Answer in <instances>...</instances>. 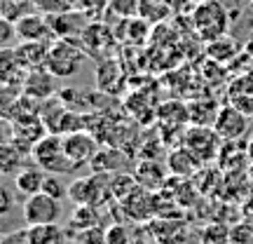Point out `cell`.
<instances>
[{
    "instance_id": "cell-1",
    "label": "cell",
    "mask_w": 253,
    "mask_h": 244,
    "mask_svg": "<svg viewBox=\"0 0 253 244\" xmlns=\"http://www.w3.org/2000/svg\"><path fill=\"white\" fill-rule=\"evenodd\" d=\"M87 59L84 47L73 38H54L47 52L45 68L56 78H73Z\"/></svg>"
},
{
    "instance_id": "cell-2",
    "label": "cell",
    "mask_w": 253,
    "mask_h": 244,
    "mask_svg": "<svg viewBox=\"0 0 253 244\" xmlns=\"http://www.w3.org/2000/svg\"><path fill=\"white\" fill-rule=\"evenodd\" d=\"M227 19H230L227 9L223 7L220 0H202L192 9V28L202 40H209V43L227 36V28H230Z\"/></svg>"
},
{
    "instance_id": "cell-3",
    "label": "cell",
    "mask_w": 253,
    "mask_h": 244,
    "mask_svg": "<svg viewBox=\"0 0 253 244\" xmlns=\"http://www.w3.org/2000/svg\"><path fill=\"white\" fill-rule=\"evenodd\" d=\"M31 160L45 169L47 174H71L73 169H78L71 162V157L66 155L63 148V139L59 134H45L31 148Z\"/></svg>"
},
{
    "instance_id": "cell-4",
    "label": "cell",
    "mask_w": 253,
    "mask_h": 244,
    "mask_svg": "<svg viewBox=\"0 0 253 244\" xmlns=\"http://www.w3.org/2000/svg\"><path fill=\"white\" fill-rule=\"evenodd\" d=\"M68 199L73 204H94L101 207L113 199L110 195V181L103 174H91V176H80L68 186Z\"/></svg>"
},
{
    "instance_id": "cell-5",
    "label": "cell",
    "mask_w": 253,
    "mask_h": 244,
    "mask_svg": "<svg viewBox=\"0 0 253 244\" xmlns=\"http://www.w3.org/2000/svg\"><path fill=\"white\" fill-rule=\"evenodd\" d=\"M21 216L26 226H40V223H59L61 218V199L49 197L47 193H36L26 197Z\"/></svg>"
},
{
    "instance_id": "cell-6",
    "label": "cell",
    "mask_w": 253,
    "mask_h": 244,
    "mask_svg": "<svg viewBox=\"0 0 253 244\" xmlns=\"http://www.w3.org/2000/svg\"><path fill=\"white\" fill-rule=\"evenodd\" d=\"M183 144L188 146L190 150L207 164L209 160H216L218 155H220L223 139L218 136V132L213 127H195L192 125L188 132H185V136H183Z\"/></svg>"
},
{
    "instance_id": "cell-7",
    "label": "cell",
    "mask_w": 253,
    "mask_h": 244,
    "mask_svg": "<svg viewBox=\"0 0 253 244\" xmlns=\"http://www.w3.org/2000/svg\"><path fill=\"white\" fill-rule=\"evenodd\" d=\"M213 129L218 132V136L223 141H239L244 139L246 129H249V120H246V113L237 108V106H220L218 110V118L213 122Z\"/></svg>"
},
{
    "instance_id": "cell-8",
    "label": "cell",
    "mask_w": 253,
    "mask_h": 244,
    "mask_svg": "<svg viewBox=\"0 0 253 244\" xmlns=\"http://www.w3.org/2000/svg\"><path fill=\"white\" fill-rule=\"evenodd\" d=\"M63 148H66V155L71 157V162L75 167H82V164H89L91 157L96 155L99 141H96V136H91L84 129H80V132L63 136Z\"/></svg>"
},
{
    "instance_id": "cell-9",
    "label": "cell",
    "mask_w": 253,
    "mask_h": 244,
    "mask_svg": "<svg viewBox=\"0 0 253 244\" xmlns=\"http://www.w3.org/2000/svg\"><path fill=\"white\" fill-rule=\"evenodd\" d=\"M145 230L155 240V244H183L188 237V226H183L181 221H173L169 216L150 218Z\"/></svg>"
},
{
    "instance_id": "cell-10",
    "label": "cell",
    "mask_w": 253,
    "mask_h": 244,
    "mask_svg": "<svg viewBox=\"0 0 253 244\" xmlns=\"http://www.w3.org/2000/svg\"><path fill=\"white\" fill-rule=\"evenodd\" d=\"M21 92L36 101L49 99V97L56 94V75H52L45 66H42V68H31V71H26Z\"/></svg>"
},
{
    "instance_id": "cell-11",
    "label": "cell",
    "mask_w": 253,
    "mask_h": 244,
    "mask_svg": "<svg viewBox=\"0 0 253 244\" xmlns=\"http://www.w3.org/2000/svg\"><path fill=\"white\" fill-rule=\"evenodd\" d=\"M78 43L84 47L87 54H103L115 43V33L110 31L108 24L91 21V24H87V26L82 28V33L78 36Z\"/></svg>"
},
{
    "instance_id": "cell-12",
    "label": "cell",
    "mask_w": 253,
    "mask_h": 244,
    "mask_svg": "<svg viewBox=\"0 0 253 244\" xmlns=\"http://www.w3.org/2000/svg\"><path fill=\"white\" fill-rule=\"evenodd\" d=\"M17 24V36L19 40H36V43H52L54 33L49 28L45 14H24L21 19L14 21Z\"/></svg>"
},
{
    "instance_id": "cell-13",
    "label": "cell",
    "mask_w": 253,
    "mask_h": 244,
    "mask_svg": "<svg viewBox=\"0 0 253 244\" xmlns=\"http://www.w3.org/2000/svg\"><path fill=\"white\" fill-rule=\"evenodd\" d=\"M167 167H169L171 176L190 179V176H195V174L204 167V162L190 150L188 146H178V148H173L171 153H169V157H167Z\"/></svg>"
},
{
    "instance_id": "cell-14",
    "label": "cell",
    "mask_w": 253,
    "mask_h": 244,
    "mask_svg": "<svg viewBox=\"0 0 253 244\" xmlns=\"http://www.w3.org/2000/svg\"><path fill=\"white\" fill-rule=\"evenodd\" d=\"M94 75H96V87L103 94H118L125 87V80H126L122 66L115 59H101Z\"/></svg>"
},
{
    "instance_id": "cell-15",
    "label": "cell",
    "mask_w": 253,
    "mask_h": 244,
    "mask_svg": "<svg viewBox=\"0 0 253 244\" xmlns=\"http://www.w3.org/2000/svg\"><path fill=\"white\" fill-rule=\"evenodd\" d=\"M12 125H14V136H12V139H14L19 146H24L26 150H31V148H33V146H36L45 134H49L45 122L40 120V115L19 118V120H14Z\"/></svg>"
},
{
    "instance_id": "cell-16",
    "label": "cell",
    "mask_w": 253,
    "mask_h": 244,
    "mask_svg": "<svg viewBox=\"0 0 253 244\" xmlns=\"http://www.w3.org/2000/svg\"><path fill=\"white\" fill-rule=\"evenodd\" d=\"M28 157H31V150H26L24 146H19L14 139L0 144V174L2 176H7V174L14 176L21 167H26Z\"/></svg>"
},
{
    "instance_id": "cell-17",
    "label": "cell",
    "mask_w": 253,
    "mask_h": 244,
    "mask_svg": "<svg viewBox=\"0 0 253 244\" xmlns=\"http://www.w3.org/2000/svg\"><path fill=\"white\" fill-rule=\"evenodd\" d=\"M26 78V68L19 63L14 47H5L0 49V85H12V87H21Z\"/></svg>"
},
{
    "instance_id": "cell-18",
    "label": "cell",
    "mask_w": 253,
    "mask_h": 244,
    "mask_svg": "<svg viewBox=\"0 0 253 244\" xmlns=\"http://www.w3.org/2000/svg\"><path fill=\"white\" fill-rule=\"evenodd\" d=\"M47 21H49V28L54 38H73V36H80L82 28V14L78 12H71V9H63V12H56V14H45Z\"/></svg>"
},
{
    "instance_id": "cell-19",
    "label": "cell",
    "mask_w": 253,
    "mask_h": 244,
    "mask_svg": "<svg viewBox=\"0 0 253 244\" xmlns=\"http://www.w3.org/2000/svg\"><path fill=\"white\" fill-rule=\"evenodd\" d=\"M52 43H36V40H21V45L14 47L19 63L31 71V68H42L47 63V52Z\"/></svg>"
},
{
    "instance_id": "cell-20",
    "label": "cell",
    "mask_w": 253,
    "mask_h": 244,
    "mask_svg": "<svg viewBox=\"0 0 253 244\" xmlns=\"http://www.w3.org/2000/svg\"><path fill=\"white\" fill-rule=\"evenodd\" d=\"M45 169H40L36 162L21 167L17 174H14V188H17L19 195L24 197H31L42 190V183H45Z\"/></svg>"
},
{
    "instance_id": "cell-21",
    "label": "cell",
    "mask_w": 253,
    "mask_h": 244,
    "mask_svg": "<svg viewBox=\"0 0 253 244\" xmlns=\"http://www.w3.org/2000/svg\"><path fill=\"white\" fill-rule=\"evenodd\" d=\"M218 106L216 101L211 97H202V99H192L188 103V118H190V125L195 127H213L218 118Z\"/></svg>"
},
{
    "instance_id": "cell-22",
    "label": "cell",
    "mask_w": 253,
    "mask_h": 244,
    "mask_svg": "<svg viewBox=\"0 0 253 244\" xmlns=\"http://www.w3.org/2000/svg\"><path fill=\"white\" fill-rule=\"evenodd\" d=\"M134 179L138 181L141 188L148 190H160L167 181V172L157 160H141L134 169Z\"/></svg>"
},
{
    "instance_id": "cell-23",
    "label": "cell",
    "mask_w": 253,
    "mask_h": 244,
    "mask_svg": "<svg viewBox=\"0 0 253 244\" xmlns=\"http://www.w3.org/2000/svg\"><path fill=\"white\" fill-rule=\"evenodd\" d=\"M94 226H101V216H99V207L94 204H75L71 211V218H68V242L75 233L80 230H87V228H94Z\"/></svg>"
},
{
    "instance_id": "cell-24",
    "label": "cell",
    "mask_w": 253,
    "mask_h": 244,
    "mask_svg": "<svg viewBox=\"0 0 253 244\" xmlns=\"http://www.w3.org/2000/svg\"><path fill=\"white\" fill-rule=\"evenodd\" d=\"M28 242L31 244H66L68 233L59 223H40V226H28Z\"/></svg>"
},
{
    "instance_id": "cell-25",
    "label": "cell",
    "mask_w": 253,
    "mask_h": 244,
    "mask_svg": "<svg viewBox=\"0 0 253 244\" xmlns=\"http://www.w3.org/2000/svg\"><path fill=\"white\" fill-rule=\"evenodd\" d=\"M138 181L134 179V174H118V176H113L110 179V195L115 202H122L126 199L134 190H138Z\"/></svg>"
},
{
    "instance_id": "cell-26",
    "label": "cell",
    "mask_w": 253,
    "mask_h": 244,
    "mask_svg": "<svg viewBox=\"0 0 253 244\" xmlns=\"http://www.w3.org/2000/svg\"><path fill=\"white\" fill-rule=\"evenodd\" d=\"M202 244H230V226L220 221H211L199 233Z\"/></svg>"
},
{
    "instance_id": "cell-27",
    "label": "cell",
    "mask_w": 253,
    "mask_h": 244,
    "mask_svg": "<svg viewBox=\"0 0 253 244\" xmlns=\"http://www.w3.org/2000/svg\"><path fill=\"white\" fill-rule=\"evenodd\" d=\"M171 12L167 0H155V5L150 0H141V7H138V17H143L145 21H162L167 14Z\"/></svg>"
},
{
    "instance_id": "cell-28",
    "label": "cell",
    "mask_w": 253,
    "mask_h": 244,
    "mask_svg": "<svg viewBox=\"0 0 253 244\" xmlns=\"http://www.w3.org/2000/svg\"><path fill=\"white\" fill-rule=\"evenodd\" d=\"M19 97H21V87H12V85H0V115L2 118H12V110L17 106Z\"/></svg>"
},
{
    "instance_id": "cell-29",
    "label": "cell",
    "mask_w": 253,
    "mask_h": 244,
    "mask_svg": "<svg viewBox=\"0 0 253 244\" xmlns=\"http://www.w3.org/2000/svg\"><path fill=\"white\" fill-rule=\"evenodd\" d=\"M131 237H134V230L122 221H113L106 228V244H129Z\"/></svg>"
},
{
    "instance_id": "cell-30",
    "label": "cell",
    "mask_w": 253,
    "mask_h": 244,
    "mask_svg": "<svg viewBox=\"0 0 253 244\" xmlns=\"http://www.w3.org/2000/svg\"><path fill=\"white\" fill-rule=\"evenodd\" d=\"M141 0H108V12H113L118 19H134L138 17Z\"/></svg>"
},
{
    "instance_id": "cell-31",
    "label": "cell",
    "mask_w": 253,
    "mask_h": 244,
    "mask_svg": "<svg viewBox=\"0 0 253 244\" xmlns=\"http://www.w3.org/2000/svg\"><path fill=\"white\" fill-rule=\"evenodd\" d=\"M230 244H253V221H239L230 228Z\"/></svg>"
},
{
    "instance_id": "cell-32",
    "label": "cell",
    "mask_w": 253,
    "mask_h": 244,
    "mask_svg": "<svg viewBox=\"0 0 253 244\" xmlns=\"http://www.w3.org/2000/svg\"><path fill=\"white\" fill-rule=\"evenodd\" d=\"M73 244H106V228L94 226L87 230H80L71 237Z\"/></svg>"
},
{
    "instance_id": "cell-33",
    "label": "cell",
    "mask_w": 253,
    "mask_h": 244,
    "mask_svg": "<svg viewBox=\"0 0 253 244\" xmlns=\"http://www.w3.org/2000/svg\"><path fill=\"white\" fill-rule=\"evenodd\" d=\"M40 193H47L49 197L63 199V197H68V186H63V183L59 181V174H47Z\"/></svg>"
},
{
    "instance_id": "cell-34",
    "label": "cell",
    "mask_w": 253,
    "mask_h": 244,
    "mask_svg": "<svg viewBox=\"0 0 253 244\" xmlns=\"http://www.w3.org/2000/svg\"><path fill=\"white\" fill-rule=\"evenodd\" d=\"M17 38H19L17 36V24L7 17H0V49L12 47Z\"/></svg>"
},
{
    "instance_id": "cell-35",
    "label": "cell",
    "mask_w": 253,
    "mask_h": 244,
    "mask_svg": "<svg viewBox=\"0 0 253 244\" xmlns=\"http://www.w3.org/2000/svg\"><path fill=\"white\" fill-rule=\"evenodd\" d=\"M12 204H14V197L2 183H0V216H5L12 211Z\"/></svg>"
},
{
    "instance_id": "cell-36",
    "label": "cell",
    "mask_w": 253,
    "mask_h": 244,
    "mask_svg": "<svg viewBox=\"0 0 253 244\" xmlns=\"http://www.w3.org/2000/svg\"><path fill=\"white\" fill-rule=\"evenodd\" d=\"M12 136H14V125H12V120L0 115V144L12 141Z\"/></svg>"
},
{
    "instance_id": "cell-37",
    "label": "cell",
    "mask_w": 253,
    "mask_h": 244,
    "mask_svg": "<svg viewBox=\"0 0 253 244\" xmlns=\"http://www.w3.org/2000/svg\"><path fill=\"white\" fill-rule=\"evenodd\" d=\"M2 244H31V242H28V233H26V230H14V233L5 235Z\"/></svg>"
},
{
    "instance_id": "cell-38",
    "label": "cell",
    "mask_w": 253,
    "mask_h": 244,
    "mask_svg": "<svg viewBox=\"0 0 253 244\" xmlns=\"http://www.w3.org/2000/svg\"><path fill=\"white\" fill-rule=\"evenodd\" d=\"M129 244H155V240L148 235L145 226H141V228H136L134 230V237H131V242Z\"/></svg>"
},
{
    "instance_id": "cell-39",
    "label": "cell",
    "mask_w": 253,
    "mask_h": 244,
    "mask_svg": "<svg viewBox=\"0 0 253 244\" xmlns=\"http://www.w3.org/2000/svg\"><path fill=\"white\" fill-rule=\"evenodd\" d=\"M246 155H249V162L253 164V139L249 141V146H246Z\"/></svg>"
},
{
    "instance_id": "cell-40",
    "label": "cell",
    "mask_w": 253,
    "mask_h": 244,
    "mask_svg": "<svg viewBox=\"0 0 253 244\" xmlns=\"http://www.w3.org/2000/svg\"><path fill=\"white\" fill-rule=\"evenodd\" d=\"M5 5H7V0H0V17H5Z\"/></svg>"
},
{
    "instance_id": "cell-41",
    "label": "cell",
    "mask_w": 253,
    "mask_h": 244,
    "mask_svg": "<svg viewBox=\"0 0 253 244\" xmlns=\"http://www.w3.org/2000/svg\"><path fill=\"white\" fill-rule=\"evenodd\" d=\"M14 2H33V0H14Z\"/></svg>"
},
{
    "instance_id": "cell-42",
    "label": "cell",
    "mask_w": 253,
    "mask_h": 244,
    "mask_svg": "<svg viewBox=\"0 0 253 244\" xmlns=\"http://www.w3.org/2000/svg\"><path fill=\"white\" fill-rule=\"evenodd\" d=\"M66 244H73V242H66Z\"/></svg>"
},
{
    "instance_id": "cell-43",
    "label": "cell",
    "mask_w": 253,
    "mask_h": 244,
    "mask_svg": "<svg viewBox=\"0 0 253 244\" xmlns=\"http://www.w3.org/2000/svg\"><path fill=\"white\" fill-rule=\"evenodd\" d=\"M197 2H202V0H197Z\"/></svg>"
},
{
    "instance_id": "cell-44",
    "label": "cell",
    "mask_w": 253,
    "mask_h": 244,
    "mask_svg": "<svg viewBox=\"0 0 253 244\" xmlns=\"http://www.w3.org/2000/svg\"><path fill=\"white\" fill-rule=\"evenodd\" d=\"M0 176H2V174H0Z\"/></svg>"
}]
</instances>
